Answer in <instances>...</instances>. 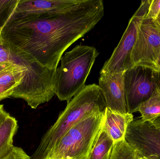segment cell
Instances as JSON below:
<instances>
[{
  "instance_id": "1",
  "label": "cell",
  "mask_w": 160,
  "mask_h": 159,
  "mask_svg": "<svg viewBox=\"0 0 160 159\" xmlns=\"http://www.w3.org/2000/svg\"><path fill=\"white\" fill-rule=\"evenodd\" d=\"M103 15L102 0H80L68 9L45 14L15 12L2 30L1 41L22 60L56 69L65 50Z\"/></svg>"
},
{
  "instance_id": "2",
  "label": "cell",
  "mask_w": 160,
  "mask_h": 159,
  "mask_svg": "<svg viewBox=\"0 0 160 159\" xmlns=\"http://www.w3.org/2000/svg\"><path fill=\"white\" fill-rule=\"evenodd\" d=\"M106 102L98 85L85 86L59 115L55 123L43 135L37 149L30 159H46L63 135L84 118L94 113H105Z\"/></svg>"
},
{
  "instance_id": "3",
  "label": "cell",
  "mask_w": 160,
  "mask_h": 159,
  "mask_svg": "<svg viewBox=\"0 0 160 159\" xmlns=\"http://www.w3.org/2000/svg\"><path fill=\"white\" fill-rule=\"evenodd\" d=\"M99 52L94 47L78 45L66 52L56 69L55 93L61 101L69 102L85 87L87 78Z\"/></svg>"
},
{
  "instance_id": "4",
  "label": "cell",
  "mask_w": 160,
  "mask_h": 159,
  "mask_svg": "<svg viewBox=\"0 0 160 159\" xmlns=\"http://www.w3.org/2000/svg\"><path fill=\"white\" fill-rule=\"evenodd\" d=\"M104 115L105 113H94L80 120L56 143L48 157L52 159H88L102 128Z\"/></svg>"
},
{
  "instance_id": "5",
  "label": "cell",
  "mask_w": 160,
  "mask_h": 159,
  "mask_svg": "<svg viewBox=\"0 0 160 159\" xmlns=\"http://www.w3.org/2000/svg\"><path fill=\"white\" fill-rule=\"evenodd\" d=\"M152 0L142 1L137 11L130 20L128 25L112 54L102 66L100 73L124 72L133 67L131 59L132 51L137 39L139 27L145 17Z\"/></svg>"
},
{
  "instance_id": "6",
  "label": "cell",
  "mask_w": 160,
  "mask_h": 159,
  "mask_svg": "<svg viewBox=\"0 0 160 159\" xmlns=\"http://www.w3.org/2000/svg\"><path fill=\"white\" fill-rule=\"evenodd\" d=\"M160 53V27L156 21L145 17L139 27L137 39L131 55L133 66L155 70Z\"/></svg>"
},
{
  "instance_id": "7",
  "label": "cell",
  "mask_w": 160,
  "mask_h": 159,
  "mask_svg": "<svg viewBox=\"0 0 160 159\" xmlns=\"http://www.w3.org/2000/svg\"><path fill=\"white\" fill-rule=\"evenodd\" d=\"M154 70L135 65L124 72V87L129 114L135 113L140 105L150 98L156 90Z\"/></svg>"
},
{
  "instance_id": "8",
  "label": "cell",
  "mask_w": 160,
  "mask_h": 159,
  "mask_svg": "<svg viewBox=\"0 0 160 159\" xmlns=\"http://www.w3.org/2000/svg\"><path fill=\"white\" fill-rule=\"evenodd\" d=\"M126 142L140 157L157 155L160 158V129L142 119H134L128 125Z\"/></svg>"
},
{
  "instance_id": "9",
  "label": "cell",
  "mask_w": 160,
  "mask_h": 159,
  "mask_svg": "<svg viewBox=\"0 0 160 159\" xmlns=\"http://www.w3.org/2000/svg\"><path fill=\"white\" fill-rule=\"evenodd\" d=\"M124 72L100 73L99 78L98 86L104 96L107 108L121 114L128 113L125 96Z\"/></svg>"
},
{
  "instance_id": "10",
  "label": "cell",
  "mask_w": 160,
  "mask_h": 159,
  "mask_svg": "<svg viewBox=\"0 0 160 159\" xmlns=\"http://www.w3.org/2000/svg\"><path fill=\"white\" fill-rule=\"evenodd\" d=\"M80 0H19L15 12L24 14H42L68 9Z\"/></svg>"
},
{
  "instance_id": "11",
  "label": "cell",
  "mask_w": 160,
  "mask_h": 159,
  "mask_svg": "<svg viewBox=\"0 0 160 159\" xmlns=\"http://www.w3.org/2000/svg\"><path fill=\"white\" fill-rule=\"evenodd\" d=\"M133 120L132 114L113 112L107 107L102 127L115 143L125 140L128 125Z\"/></svg>"
},
{
  "instance_id": "12",
  "label": "cell",
  "mask_w": 160,
  "mask_h": 159,
  "mask_svg": "<svg viewBox=\"0 0 160 159\" xmlns=\"http://www.w3.org/2000/svg\"><path fill=\"white\" fill-rule=\"evenodd\" d=\"M18 128V121L10 115L0 124V159L5 157L13 150V138Z\"/></svg>"
},
{
  "instance_id": "13",
  "label": "cell",
  "mask_w": 160,
  "mask_h": 159,
  "mask_svg": "<svg viewBox=\"0 0 160 159\" xmlns=\"http://www.w3.org/2000/svg\"><path fill=\"white\" fill-rule=\"evenodd\" d=\"M114 144V142L102 127L91 149L88 159H110Z\"/></svg>"
},
{
  "instance_id": "14",
  "label": "cell",
  "mask_w": 160,
  "mask_h": 159,
  "mask_svg": "<svg viewBox=\"0 0 160 159\" xmlns=\"http://www.w3.org/2000/svg\"><path fill=\"white\" fill-rule=\"evenodd\" d=\"M141 115L144 121L153 123L160 117V92L158 90L148 100L139 106L136 112Z\"/></svg>"
},
{
  "instance_id": "15",
  "label": "cell",
  "mask_w": 160,
  "mask_h": 159,
  "mask_svg": "<svg viewBox=\"0 0 160 159\" xmlns=\"http://www.w3.org/2000/svg\"><path fill=\"white\" fill-rule=\"evenodd\" d=\"M140 156L126 140L115 142L110 159H140Z\"/></svg>"
},
{
  "instance_id": "16",
  "label": "cell",
  "mask_w": 160,
  "mask_h": 159,
  "mask_svg": "<svg viewBox=\"0 0 160 159\" xmlns=\"http://www.w3.org/2000/svg\"><path fill=\"white\" fill-rule=\"evenodd\" d=\"M19 0H0V41L1 32L16 10Z\"/></svg>"
},
{
  "instance_id": "17",
  "label": "cell",
  "mask_w": 160,
  "mask_h": 159,
  "mask_svg": "<svg viewBox=\"0 0 160 159\" xmlns=\"http://www.w3.org/2000/svg\"><path fill=\"white\" fill-rule=\"evenodd\" d=\"M0 63L3 64H18L19 65H28L30 63L22 60L17 58L9 50L2 41H0Z\"/></svg>"
},
{
  "instance_id": "18",
  "label": "cell",
  "mask_w": 160,
  "mask_h": 159,
  "mask_svg": "<svg viewBox=\"0 0 160 159\" xmlns=\"http://www.w3.org/2000/svg\"><path fill=\"white\" fill-rule=\"evenodd\" d=\"M160 13V0H152L146 17L156 20Z\"/></svg>"
},
{
  "instance_id": "19",
  "label": "cell",
  "mask_w": 160,
  "mask_h": 159,
  "mask_svg": "<svg viewBox=\"0 0 160 159\" xmlns=\"http://www.w3.org/2000/svg\"><path fill=\"white\" fill-rule=\"evenodd\" d=\"M21 83L9 85H0V101L4 99L11 97L15 89Z\"/></svg>"
},
{
  "instance_id": "20",
  "label": "cell",
  "mask_w": 160,
  "mask_h": 159,
  "mask_svg": "<svg viewBox=\"0 0 160 159\" xmlns=\"http://www.w3.org/2000/svg\"><path fill=\"white\" fill-rule=\"evenodd\" d=\"M3 159H30V157L20 147H14L11 152Z\"/></svg>"
},
{
  "instance_id": "21",
  "label": "cell",
  "mask_w": 160,
  "mask_h": 159,
  "mask_svg": "<svg viewBox=\"0 0 160 159\" xmlns=\"http://www.w3.org/2000/svg\"><path fill=\"white\" fill-rule=\"evenodd\" d=\"M9 116H10L9 114L5 110L4 105H0V124L2 123Z\"/></svg>"
},
{
  "instance_id": "22",
  "label": "cell",
  "mask_w": 160,
  "mask_h": 159,
  "mask_svg": "<svg viewBox=\"0 0 160 159\" xmlns=\"http://www.w3.org/2000/svg\"><path fill=\"white\" fill-rule=\"evenodd\" d=\"M154 79L157 89L160 92V72H159L154 71Z\"/></svg>"
},
{
  "instance_id": "23",
  "label": "cell",
  "mask_w": 160,
  "mask_h": 159,
  "mask_svg": "<svg viewBox=\"0 0 160 159\" xmlns=\"http://www.w3.org/2000/svg\"><path fill=\"white\" fill-rule=\"evenodd\" d=\"M12 63H8V64H3V63H0V73L2 72L3 70H5L8 67H9L10 65H12Z\"/></svg>"
},
{
  "instance_id": "24",
  "label": "cell",
  "mask_w": 160,
  "mask_h": 159,
  "mask_svg": "<svg viewBox=\"0 0 160 159\" xmlns=\"http://www.w3.org/2000/svg\"><path fill=\"white\" fill-rule=\"evenodd\" d=\"M154 71L160 72V53L157 63H156V68Z\"/></svg>"
},
{
  "instance_id": "25",
  "label": "cell",
  "mask_w": 160,
  "mask_h": 159,
  "mask_svg": "<svg viewBox=\"0 0 160 159\" xmlns=\"http://www.w3.org/2000/svg\"><path fill=\"white\" fill-rule=\"evenodd\" d=\"M140 159H160V158L157 155H152L148 157H141Z\"/></svg>"
},
{
  "instance_id": "26",
  "label": "cell",
  "mask_w": 160,
  "mask_h": 159,
  "mask_svg": "<svg viewBox=\"0 0 160 159\" xmlns=\"http://www.w3.org/2000/svg\"><path fill=\"white\" fill-rule=\"evenodd\" d=\"M153 123L155 126H157L158 128L160 129V117L159 118H158L155 122H153Z\"/></svg>"
},
{
  "instance_id": "27",
  "label": "cell",
  "mask_w": 160,
  "mask_h": 159,
  "mask_svg": "<svg viewBox=\"0 0 160 159\" xmlns=\"http://www.w3.org/2000/svg\"><path fill=\"white\" fill-rule=\"evenodd\" d=\"M156 22H157V23H158V25H159V26L160 27V13L159 14V15H158V17H157V18L156 19Z\"/></svg>"
},
{
  "instance_id": "28",
  "label": "cell",
  "mask_w": 160,
  "mask_h": 159,
  "mask_svg": "<svg viewBox=\"0 0 160 159\" xmlns=\"http://www.w3.org/2000/svg\"><path fill=\"white\" fill-rule=\"evenodd\" d=\"M46 159H52L48 157V158H46Z\"/></svg>"
}]
</instances>
